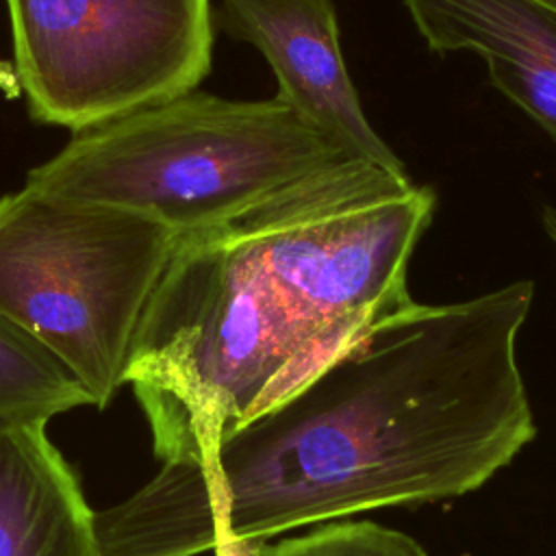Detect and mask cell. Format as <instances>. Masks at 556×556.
Returning <instances> with one entry per match:
<instances>
[{
  "instance_id": "6da1fadb",
  "label": "cell",
  "mask_w": 556,
  "mask_h": 556,
  "mask_svg": "<svg viewBox=\"0 0 556 556\" xmlns=\"http://www.w3.org/2000/svg\"><path fill=\"white\" fill-rule=\"evenodd\" d=\"M532 280L380 321L206 463L93 515L102 556H226L298 528L480 489L534 439L517 337Z\"/></svg>"
},
{
  "instance_id": "7a4b0ae2",
  "label": "cell",
  "mask_w": 556,
  "mask_h": 556,
  "mask_svg": "<svg viewBox=\"0 0 556 556\" xmlns=\"http://www.w3.org/2000/svg\"><path fill=\"white\" fill-rule=\"evenodd\" d=\"M437 195L343 159L224 224L180 235L124 382L163 463H206L380 321L415 304L408 265Z\"/></svg>"
},
{
  "instance_id": "3957f363",
  "label": "cell",
  "mask_w": 556,
  "mask_h": 556,
  "mask_svg": "<svg viewBox=\"0 0 556 556\" xmlns=\"http://www.w3.org/2000/svg\"><path fill=\"white\" fill-rule=\"evenodd\" d=\"M343 159L276 96L230 100L189 91L74 132L24 185L187 235Z\"/></svg>"
},
{
  "instance_id": "277c9868",
  "label": "cell",
  "mask_w": 556,
  "mask_h": 556,
  "mask_svg": "<svg viewBox=\"0 0 556 556\" xmlns=\"http://www.w3.org/2000/svg\"><path fill=\"white\" fill-rule=\"evenodd\" d=\"M178 232L30 187L0 195V315L46 345L106 406L126 384L143 311Z\"/></svg>"
},
{
  "instance_id": "5b68a950",
  "label": "cell",
  "mask_w": 556,
  "mask_h": 556,
  "mask_svg": "<svg viewBox=\"0 0 556 556\" xmlns=\"http://www.w3.org/2000/svg\"><path fill=\"white\" fill-rule=\"evenodd\" d=\"M30 115L80 132L195 91L211 0H4Z\"/></svg>"
},
{
  "instance_id": "8992f818",
  "label": "cell",
  "mask_w": 556,
  "mask_h": 556,
  "mask_svg": "<svg viewBox=\"0 0 556 556\" xmlns=\"http://www.w3.org/2000/svg\"><path fill=\"white\" fill-rule=\"evenodd\" d=\"M222 28L269 63L280 98L345 159L408 176L350 78L332 0H219Z\"/></svg>"
},
{
  "instance_id": "52a82bcc",
  "label": "cell",
  "mask_w": 556,
  "mask_h": 556,
  "mask_svg": "<svg viewBox=\"0 0 556 556\" xmlns=\"http://www.w3.org/2000/svg\"><path fill=\"white\" fill-rule=\"evenodd\" d=\"M46 426L0 428V556H102L96 513Z\"/></svg>"
},
{
  "instance_id": "ba28073f",
  "label": "cell",
  "mask_w": 556,
  "mask_h": 556,
  "mask_svg": "<svg viewBox=\"0 0 556 556\" xmlns=\"http://www.w3.org/2000/svg\"><path fill=\"white\" fill-rule=\"evenodd\" d=\"M432 52H476L526 70L556 72V7L543 0H404Z\"/></svg>"
},
{
  "instance_id": "9c48e42d",
  "label": "cell",
  "mask_w": 556,
  "mask_h": 556,
  "mask_svg": "<svg viewBox=\"0 0 556 556\" xmlns=\"http://www.w3.org/2000/svg\"><path fill=\"white\" fill-rule=\"evenodd\" d=\"M93 404L76 376L33 334L0 315V428L48 424Z\"/></svg>"
},
{
  "instance_id": "30bf717a",
  "label": "cell",
  "mask_w": 556,
  "mask_h": 556,
  "mask_svg": "<svg viewBox=\"0 0 556 556\" xmlns=\"http://www.w3.org/2000/svg\"><path fill=\"white\" fill-rule=\"evenodd\" d=\"M226 556H428V552L400 530L374 521L343 519Z\"/></svg>"
},
{
  "instance_id": "8fae6325",
  "label": "cell",
  "mask_w": 556,
  "mask_h": 556,
  "mask_svg": "<svg viewBox=\"0 0 556 556\" xmlns=\"http://www.w3.org/2000/svg\"><path fill=\"white\" fill-rule=\"evenodd\" d=\"M491 85L556 141V72L486 61Z\"/></svg>"
},
{
  "instance_id": "7c38bea8",
  "label": "cell",
  "mask_w": 556,
  "mask_h": 556,
  "mask_svg": "<svg viewBox=\"0 0 556 556\" xmlns=\"http://www.w3.org/2000/svg\"><path fill=\"white\" fill-rule=\"evenodd\" d=\"M545 235L549 237V241L556 245V206H543V215H541Z\"/></svg>"
},
{
  "instance_id": "4fadbf2b",
  "label": "cell",
  "mask_w": 556,
  "mask_h": 556,
  "mask_svg": "<svg viewBox=\"0 0 556 556\" xmlns=\"http://www.w3.org/2000/svg\"><path fill=\"white\" fill-rule=\"evenodd\" d=\"M543 2H547V4H552V7H556V0H543Z\"/></svg>"
}]
</instances>
